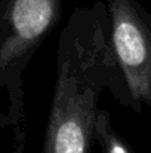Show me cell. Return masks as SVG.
Returning <instances> with one entry per match:
<instances>
[{"label":"cell","mask_w":151,"mask_h":153,"mask_svg":"<svg viewBox=\"0 0 151 153\" xmlns=\"http://www.w3.org/2000/svg\"><path fill=\"white\" fill-rule=\"evenodd\" d=\"M108 91L130 108L111 43L107 1L76 7L59 31L56 76L42 153H91L99 97Z\"/></svg>","instance_id":"6da1fadb"},{"label":"cell","mask_w":151,"mask_h":153,"mask_svg":"<svg viewBox=\"0 0 151 153\" xmlns=\"http://www.w3.org/2000/svg\"><path fill=\"white\" fill-rule=\"evenodd\" d=\"M61 15L62 0H0V128H12L16 153L27 137L22 76Z\"/></svg>","instance_id":"7a4b0ae2"},{"label":"cell","mask_w":151,"mask_h":153,"mask_svg":"<svg viewBox=\"0 0 151 153\" xmlns=\"http://www.w3.org/2000/svg\"><path fill=\"white\" fill-rule=\"evenodd\" d=\"M111 43L138 114L151 110V12L138 0H107Z\"/></svg>","instance_id":"3957f363"},{"label":"cell","mask_w":151,"mask_h":153,"mask_svg":"<svg viewBox=\"0 0 151 153\" xmlns=\"http://www.w3.org/2000/svg\"><path fill=\"white\" fill-rule=\"evenodd\" d=\"M95 143L101 153H132L126 140L113 128L111 114L108 110L101 108L95 122Z\"/></svg>","instance_id":"277c9868"}]
</instances>
